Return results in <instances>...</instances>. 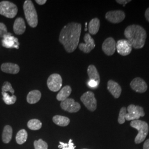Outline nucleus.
Wrapping results in <instances>:
<instances>
[{
  "mask_svg": "<svg viewBox=\"0 0 149 149\" xmlns=\"http://www.w3.org/2000/svg\"><path fill=\"white\" fill-rule=\"evenodd\" d=\"M82 26L76 22L69 23L61 29L59 35V42L68 53H72L76 49L80 40Z\"/></svg>",
  "mask_w": 149,
  "mask_h": 149,
  "instance_id": "f257e3e1",
  "label": "nucleus"
},
{
  "mask_svg": "<svg viewBox=\"0 0 149 149\" xmlns=\"http://www.w3.org/2000/svg\"><path fill=\"white\" fill-rule=\"evenodd\" d=\"M124 36L134 49H141L144 47L147 37L146 32L143 27L132 24L127 27L124 31Z\"/></svg>",
  "mask_w": 149,
  "mask_h": 149,
  "instance_id": "f03ea898",
  "label": "nucleus"
},
{
  "mask_svg": "<svg viewBox=\"0 0 149 149\" xmlns=\"http://www.w3.org/2000/svg\"><path fill=\"white\" fill-rule=\"evenodd\" d=\"M23 10L29 26L32 28L37 27L38 23L37 13L32 1H25L23 5Z\"/></svg>",
  "mask_w": 149,
  "mask_h": 149,
  "instance_id": "7ed1b4c3",
  "label": "nucleus"
},
{
  "mask_svg": "<svg viewBox=\"0 0 149 149\" xmlns=\"http://www.w3.org/2000/svg\"><path fill=\"white\" fill-rule=\"evenodd\" d=\"M130 125L138 131V134L135 138V143L138 144L144 141L149 133L148 124L141 120H135L132 121Z\"/></svg>",
  "mask_w": 149,
  "mask_h": 149,
  "instance_id": "20e7f679",
  "label": "nucleus"
},
{
  "mask_svg": "<svg viewBox=\"0 0 149 149\" xmlns=\"http://www.w3.org/2000/svg\"><path fill=\"white\" fill-rule=\"evenodd\" d=\"M17 12L18 8L15 3L7 1L0 2V15L8 18H13Z\"/></svg>",
  "mask_w": 149,
  "mask_h": 149,
  "instance_id": "39448f33",
  "label": "nucleus"
},
{
  "mask_svg": "<svg viewBox=\"0 0 149 149\" xmlns=\"http://www.w3.org/2000/svg\"><path fill=\"white\" fill-rule=\"evenodd\" d=\"M127 110L128 113L126 114L125 119L128 121L139 120L141 117L145 116L143 108L139 106L130 104L128 107Z\"/></svg>",
  "mask_w": 149,
  "mask_h": 149,
  "instance_id": "423d86ee",
  "label": "nucleus"
},
{
  "mask_svg": "<svg viewBox=\"0 0 149 149\" xmlns=\"http://www.w3.org/2000/svg\"><path fill=\"white\" fill-rule=\"evenodd\" d=\"M81 101L86 107L91 112L95 111L97 108V100L95 94L91 91H87L81 97Z\"/></svg>",
  "mask_w": 149,
  "mask_h": 149,
  "instance_id": "0eeeda50",
  "label": "nucleus"
},
{
  "mask_svg": "<svg viewBox=\"0 0 149 149\" xmlns=\"http://www.w3.org/2000/svg\"><path fill=\"white\" fill-rule=\"evenodd\" d=\"M63 85L61 76L58 74H52L47 80V85L50 90L57 92L60 90Z\"/></svg>",
  "mask_w": 149,
  "mask_h": 149,
  "instance_id": "6e6552de",
  "label": "nucleus"
},
{
  "mask_svg": "<svg viewBox=\"0 0 149 149\" xmlns=\"http://www.w3.org/2000/svg\"><path fill=\"white\" fill-rule=\"evenodd\" d=\"M60 106L63 110L69 113H76L79 111L81 109L80 103L74 101L72 98H68L61 102Z\"/></svg>",
  "mask_w": 149,
  "mask_h": 149,
  "instance_id": "1a4fd4ad",
  "label": "nucleus"
},
{
  "mask_svg": "<svg viewBox=\"0 0 149 149\" xmlns=\"http://www.w3.org/2000/svg\"><path fill=\"white\" fill-rule=\"evenodd\" d=\"M132 46L127 39H120L116 43L118 53L122 56H127L132 51Z\"/></svg>",
  "mask_w": 149,
  "mask_h": 149,
  "instance_id": "9d476101",
  "label": "nucleus"
},
{
  "mask_svg": "<svg viewBox=\"0 0 149 149\" xmlns=\"http://www.w3.org/2000/svg\"><path fill=\"white\" fill-rule=\"evenodd\" d=\"M105 17L108 21L116 24L122 22L125 18V14L122 10L111 11L107 12Z\"/></svg>",
  "mask_w": 149,
  "mask_h": 149,
  "instance_id": "9b49d317",
  "label": "nucleus"
},
{
  "mask_svg": "<svg viewBox=\"0 0 149 149\" xmlns=\"http://www.w3.org/2000/svg\"><path fill=\"white\" fill-rule=\"evenodd\" d=\"M84 39L85 43H80L79 45V48L80 50H81L84 53H89L96 47L95 40L91 37L89 33L86 34Z\"/></svg>",
  "mask_w": 149,
  "mask_h": 149,
  "instance_id": "f8f14e48",
  "label": "nucleus"
},
{
  "mask_svg": "<svg viewBox=\"0 0 149 149\" xmlns=\"http://www.w3.org/2000/svg\"><path fill=\"white\" fill-rule=\"evenodd\" d=\"M103 52L108 56L113 55L116 50V42L112 37L107 38L102 44Z\"/></svg>",
  "mask_w": 149,
  "mask_h": 149,
  "instance_id": "ddd939ff",
  "label": "nucleus"
},
{
  "mask_svg": "<svg viewBox=\"0 0 149 149\" xmlns=\"http://www.w3.org/2000/svg\"><path fill=\"white\" fill-rule=\"evenodd\" d=\"M130 87L134 91L138 93H144L148 90L146 82L140 77H135L130 82Z\"/></svg>",
  "mask_w": 149,
  "mask_h": 149,
  "instance_id": "4468645a",
  "label": "nucleus"
},
{
  "mask_svg": "<svg viewBox=\"0 0 149 149\" xmlns=\"http://www.w3.org/2000/svg\"><path fill=\"white\" fill-rule=\"evenodd\" d=\"M2 44L5 48L17 49H18V46L19 45L18 39L14 37L10 33H8V34L3 37L2 41Z\"/></svg>",
  "mask_w": 149,
  "mask_h": 149,
  "instance_id": "2eb2a0df",
  "label": "nucleus"
},
{
  "mask_svg": "<svg viewBox=\"0 0 149 149\" xmlns=\"http://www.w3.org/2000/svg\"><path fill=\"white\" fill-rule=\"evenodd\" d=\"M107 89L115 98H118L122 93V88L117 82L110 80L107 83Z\"/></svg>",
  "mask_w": 149,
  "mask_h": 149,
  "instance_id": "dca6fc26",
  "label": "nucleus"
},
{
  "mask_svg": "<svg viewBox=\"0 0 149 149\" xmlns=\"http://www.w3.org/2000/svg\"><path fill=\"white\" fill-rule=\"evenodd\" d=\"M1 69L2 71L7 74H17L19 72L20 68L17 64L7 63L2 64Z\"/></svg>",
  "mask_w": 149,
  "mask_h": 149,
  "instance_id": "f3484780",
  "label": "nucleus"
},
{
  "mask_svg": "<svg viewBox=\"0 0 149 149\" xmlns=\"http://www.w3.org/2000/svg\"><path fill=\"white\" fill-rule=\"evenodd\" d=\"M26 24L24 20L21 18H16L13 24V31L17 35H21L26 31Z\"/></svg>",
  "mask_w": 149,
  "mask_h": 149,
  "instance_id": "a211bd4d",
  "label": "nucleus"
},
{
  "mask_svg": "<svg viewBox=\"0 0 149 149\" xmlns=\"http://www.w3.org/2000/svg\"><path fill=\"white\" fill-rule=\"evenodd\" d=\"M41 92L38 90L30 91L27 97V101L29 104H35L39 101L41 98Z\"/></svg>",
  "mask_w": 149,
  "mask_h": 149,
  "instance_id": "6ab92c4d",
  "label": "nucleus"
},
{
  "mask_svg": "<svg viewBox=\"0 0 149 149\" xmlns=\"http://www.w3.org/2000/svg\"><path fill=\"white\" fill-rule=\"evenodd\" d=\"M87 74L90 80H94L98 83V84H100V76L95 65H90L88 66L87 69Z\"/></svg>",
  "mask_w": 149,
  "mask_h": 149,
  "instance_id": "aec40b11",
  "label": "nucleus"
},
{
  "mask_svg": "<svg viewBox=\"0 0 149 149\" xmlns=\"http://www.w3.org/2000/svg\"><path fill=\"white\" fill-rule=\"evenodd\" d=\"M72 91L71 87L70 86H66L60 91L56 96V99L59 101H64L68 98Z\"/></svg>",
  "mask_w": 149,
  "mask_h": 149,
  "instance_id": "412c9836",
  "label": "nucleus"
},
{
  "mask_svg": "<svg viewBox=\"0 0 149 149\" xmlns=\"http://www.w3.org/2000/svg\"><path fill=\"white\" fill-rule=\"evenodd\" d=\"M100 27V21L98 18H95L92 19L88 24V31L89 34L92 35L96 34Z\"/></svg>",
  "mask_w": 149,
  "mask_h": 149,
  "instance_id": "4be33fe9",
  "label": "nucleus"
},
{
  "mask_svg": "<svg viewBox=\"0 0 149 149\" xmlns=\"http://www.w3.org/2000/svg\"><path fill=\"white\" fill-rule=\"evenodd\" d=\"M13 130L10 125H7L3 128L2 135V140L5 144H8L11 141L12 138Z\"/></svg>",
  "mask_w": 149,
  "mask_h": 149,
  "instance_id": "5701e85b",
  "label": "nucleus"
},
{
  "mask_svg": "<svg viewBox=\"0 0 149 149\" xmlns=\"http://www.w3.org/2000/svg\"><path fill=\"white\" fill-rule=\"evenodd\" d=\"M53 122L60 127H66L69 124V118L61 116H55L53 118Z\"/></svg>",
  "mask_w": 149,
  "mask_h": 149,
  "instance_id": "b1692460",
  "label": "nucleus"
},
{
  "mask_svg": "<svg viewBox=\"0 0 149 149\" xmlns=\"http://www.w3.org/2000/svg\"><path fill=\"white\" fill-rule=\"evenodd\" d=\"M28 138V133L27 131L24 129L19 130L16 135V140L17 144L22 145L27 141Z\"/></svg>",
  "mask_w": 149,
  "mask_h": 149,
  "instance_id": "393cba45",
  "label": "nucleus"
},
{
  "mask_svg": "<svg viewBox=\"0 0 149 149\" xmlns=\"http://www.w3.org/2000/svg\"><path fill=\"white\" fill-rule=\"evenodd\" d=\"M9 92H2V95L3 96V100L6 104L11 105L16 103L17 101V97L15 95L9 94Z\"/></svg>",
  "mask_w": 149,
  "mask_h": 149,
  "instance_id": "a878e982",
  "label": "nucleus"
},
{
  "mask_svg": "<svg viewBox=\"0 0 149 149\" xmlns=\"http://www.w3.org/2000/svg\"><path fill=\"white\" fill-rule=\"evenodd\" d=\"M28 128L32 130H39L42 127V123L37 119H33L28 121L27 123Z\"/></svg>",
  "mask_w": 149,
  "mask_h": 149,
  "instance_id": "bb28decb",
  "label": "nucleus"
},
{
  "mask_svg": "<svg viewBox=\"0 0 149 149\" xmlns=\"http://www.w3.org/2000/svg\"><path fill=\"white\" fill-rule=\"evenodd\" d=\"M35 149H48V144L43 141L42 139H39L34 142Z\"/></svg>",
  "mask_w": 149,
  "mask_h": 149,
  "instance_id": "cd10ccee",
  "label": "nucleus"
},
{
  "mask_svg": "<svg viewBox=\"0 0 149 149\" xmlns=\"http://www.w3.org/2000/svg\"><path fill=\"white\" fill-rule=\"evenodd\" d=\"M58 148L61 149H75L76 146L72 142V139H70L68 143H64L63 142L60 141Z\"/></svg>",
  "mask_w": 149,
  "mask_h": 149,
  "instance_id": "c85d7f7f",
  "label": "nucleus"
},
{
  "mask_svg": "<svg viewBox=\"0 0 149 149\" xmlns=\"http://www.w3.org/2000/svg\"><path fill=\"white\" fill-rule=\"evenodd\" d=\"M127 108L124 107H122L119 112V117L118 119V122L120 124H123L125 123V116L127 114Z\"/></svg>",
  "mask_w": 149,
  "mask_h": 149,
  "instance_id": "c756f323",
  "label": "nucleus"
},
{
  "mask_svg": "<svg viewBox=\"0 0 149 149\" xmlns=\"http://www.w3.org/2000/svg\"><path fill=\"white\" fill-rule=\"evenodd\" d=\"M2 92H10L12 94L14 95L15 90L13 88L11 84L9 82L6 81L2 87Z\"/></svg>",
  "mask_w": 149,
  "mask_h": 149,
  "instance_id": "7c9ffc66",
  "label": "nucleus"
},
{
  "mask_svg": "<svg viewBox=\"0 0 149 149\" xmlns=\"http://www.w3.org/2000/svg\"><path fill=\"white\" fill-rule=\"evenodd\" d=\"M7 34V28L5 24L3 23H0V37L3 38Z\"/></svg>",
  "mask_w": 149,
  "mask_h": 149,
  "instance_id": "2f4dec72",
  "label": "nucleus"
},
{
  "mask_svg": "<svg viewBox=\"0 0 149 149\" xmlns=\"http://www.w3.org/2000/svg\"><path fill=\"white\" fill-rule=\"evenodd\" d=\"M87 84L91 88H96L99 85V84H98V83L94 80H89Z\"/></svg>",
  "mask_w": 149,
  "mask_h": 149,
  "instance_id": "473e14b6",
  "label": "nucleus"
},
{
  "mask_svg": "<svg viewBox=\"0 0 149 149\" xmlns=\"http://www.w3.org/2000/svg\"><path fill=\"white\" fill-rule=\"evenodd\" d=\"M116 2L122 5L123 6H125L126 4H127L129 2H131V0H117Z\"/></svg>",
  "mask_w": 149,
  "mask_h": 149,
  "instance_id": "72a5a7b5",
  "label": "nucleus"
},
{
  "mask_svg": "<svg viewBox=\"0 0 149 149\" xmlns=\"http://www.w3.org/2000/svg\"><path fill=\"white\" fill-rule=\"evenodd\" d=\"M143 149H149V139L145 141L143 145Z\"/></svg>",
  "mask_w": 149,
  "mask_h": 149,
  "instance_id": "f704fd0d",
  "label": "nucleus"
},
{
  "mask_svg": "<svg viewBox=\"0 0 149 149\" xmlns=\"http://www.w3.org/2000/svg\"><path fill=\"white\" fill-rule=\"evenodd\" d=\"M36 2L39 5H43L47 2V1L46 0H36Z\"/></svg>",
  "mask_w": 149,
  "mask_h": 149,
  "instance_id": "c9c22d12",
  "label": "nucleus"
},
{
  "mask_svg": "<svg viewBox=\"0 0 149 149\" xmlns=\"http://www.w3.org/2000/svg\"><path fill=\"white\" fill-rule=\"evenodd\" d=\"M145 17L146 20L149 22V7L148 8H147V10L145 12Z\"/></svg>",
  "mask_w": 149,
  "mask_h": 149,
  "instance_id": "e433bc0d",
  "label": "nucleus"
},
{
  "mask_svg": "<svg viewBox=\"0 0 149 149\" xmlns=\"http://www.w3.org/2000/svg\"></svg>",
  "mask_w": 149,
  "mask_h": 149,
  "instance_id": "4c0bfd02",
  "label": "nucleus"
}]
</instances>
